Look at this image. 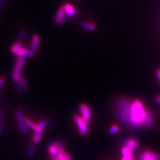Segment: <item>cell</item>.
I'll return each mask as SVG.
<instances>
[{
	"mask_svg": "<svg viewBox=\"0 0 160 160\" xmlns=\"http://www.w3.org/2000/svg\"><path fill=\"white\" fill-rule=\"evenodd\" d=\"M160 159L159 155L150 150L143 151L139 157L140 160H158Z\"/></svg>",
	"mask_w": 160,
	"mask_h": 160,
	"instance_id": "obj_7",
	"label": "cell"
},
{
	"mask_svg": "<svg viewBox=\"0 0 160 160\" xmlns=\"http://www.w3.org/2000/svg\"><path fill=\"white\" fill-rule=\"evenodd\" d=\"M39 41H40L39 36L37 34H34L32 38V45H31V51L33 54L37 52Z\"/></svg>",
	"mask_w": 160,
	"mask_h": 160,
	"instance_id": "obj_11",
	"label": "cell"
},
{
	"mask_svg": "<svg viewBox=\"0 0 160 160\" xmlns=\"http://www.w3.org/2000/svg\"><path fill=\"white\" fill-rule=\"evenodd\" d=\"M17 85V90L20 93H23L25 92L27 87V82L23 76H21L20 80L16 83Z\"/></svg>",
	"mask_w": 160,
	"mask_h": 160,
	"instance_id": "obj_10",
	"label": "cell"
},
{
	"mask_svg": "<svg viewBox=\"0 0 160 160\" xmlns=\"http://www.w3.org/2000/svg\"><path fill=\"white\" fill-rule=\"evenodd\" d=\"M25 59L24 57H17L16 60L14 67L12 72V79L13 81L16 83L22 76L21 72L25 64Z\"/></svg>",
	"mask_w": 160,
	"mask_h": 160,
	"instance_id": "obj_2",
	"label": "cell"
},
{
	"mask_svg": "<svg viewBox=\"0 0 160 160\" xmlns=\"http://www.w3.org/2000/svg\"><path fill=\"white\" fill-rule=\"evenodd\" d=\"M156 75H157V76L158 79L159 80V81H160V69H159V70H158V71H157Z\"/></svg>",
	"mask_w": 160,
	"mask_h": 160,
	"instance_id": "obj_28",
	"label": "cell"
},
{
	"mask_svg": "<svg viewBox=\"0 0 160 160\" xmlns=\"http://www.w3.org/2000/svg\"><path fill=\"white\" fill-rule=\"evenodd\" d=\"M15 113H16V119H17L18 125L21 132H23V134L27 133L28 129H27V127L25 125V118L23 116V112L21 111V110L17 109L16 110Z\"/></svg>",
	"mask_w": 160,
	"mask_h": 160,
	"instance_id": "obj_4",
	"label": "cell"
},
{
	"mask_svg": "<svg viewBox=\"0 0 160 160\" xmlns=\"http://www.w3.org/2000/svg\"><path fill=\"white\" fill-rule=\"evenodd\" d=\"M34 150H35L34 145H33V143L29 145L27 149V152H26V154H27V156L28 158H32L33 156Z\"/></svg>",
	"mask_w": 160,
	"mask_h": 160,
	"instance_id": "obj_16",
	"label": "cell"
},
{
	"mask_svg": "<svg viewBox=\"0 0 160 160\" xmlns=\"http://www.w3.org/2000/svg\"><path fill=\"white\" fill-rule=\"evenodd\" d=\"M26 36V32L24 30H20L18 34V39L20 41H22L25 37Z\"/></svg>",
	"mask_w": 160,
	"mask_h": 160,
	"instance_id": "obj_23",
	"label": "cell"
},
{
	"mask_svg": "<svg viewBox=\"0 0 160 160\" xmlns=\"http://www.w3.org/2000/svg\"><path fill=\"white\" fill-rule=\"evenodd\" d=\"M80 111L81 113V118H83L88 125L90 123L91 120V111L90 107L85 104H82L80 106Z\"/></svg>",
	"mask_w": 160,
	"mask_h": 160,
	"instance_id": "obj_5",
	"label": "cell"
},
{
	"mask_svg": "<svg viewBox=\"0 0 160 160\" xmlns=\"http://www.w3.org/2000/svg\"><path fill=\"white\" fill-rule=\"evenodd\" d=\"M42 133L35 132L33 137V141L34 143H36V144L39 143L42 139Z\"/></svg>",
	"mask_w": 160,
	"mask_h": 160,
	"instance_id": "obj_18",
	"label": "cell"
},
{
	"mask_svg": "<svg viewBox=\"0 0 160 160\" xmlns=\"http://www.w3.org/2000/svg\"><path fill=\"white\" fill-rule=\"evenodd\" d=\"M65 16H66V14H65V12L64 10V6H62L58 9L55 14V18H54V21H55V23L56 24V25H61L65 20Z\"/></svg>",
	"mask_w": 160,
	"mask_h": 160,
	"instance_id": "obj_6",
	"label": "cell"
},
{
	"mask_svg": "<svg viewBox=\"0 0 160 160\" xmlns=\"http://www.w3.org/2000/svg\"><path fill=\"white\" fill-rule=\"evenodd\" d=\"M25 125L27 127H30V129H32L34 131H36L37 128V125L34 123L33 122H32L30 119L25 118Z\"/></svg>",
	"mask_w": 160,
	"mask_h": 160,
	"instance_id": "obj_17",
	"label": "cell"
},
{
	"mask_svg": "<svg viewBox=\"0 0 160 160\" xmlns=\"http://www.w3.org/2000/svg\"><path fill=\"white\" fill-rule=\"evenodd\" d=\"M81 26L85 29L91 31H94L97 29V26L94 23L88 21H82L81 22Z\"/></svg>",
	"mask_w": 160,
	"mask_h": 160,
	"instance_id": "obj_14",
	"label": "cell"
},
{
	"mask_svg": "<svg viewBox=\"0 0 160 160\" xmlns=\"http://www.w3.org/2000/svg\"><path fill=\"white\" fill-rule=\"evenodd\" d=\"M73 119L77 125L80 135L81 136L86 135L88 132V123L79 115H75Z\"/></svg>",
	"mask_w": 160,
	"mask_h": 160,
	"instance_id": "obj_3",
	"label": "cell"
},
{
	"mask_svg": "<svg viewBox=\"0 0 160 160\" xmlns=\"http://www.w3.org/2000/svg\"><path fill=\"white\" fill-rule=\"evenodd\" d=\"M64 160H71V156L69 155V154H65Z\"/></svg>",
	"mask_w": 160,
	"mask_h": 160,
	"instance_id": "obj_26",
	"label": "cell"
},
{
	"mask_svg": "<svg viewBox=\"0 0 160 160\" xmlns=\"http://www.w3.org/2000/svg\"><path fill=\"white\" fill-rule=\"evenodd\" d=\"M65 155V153L64 152V150L63 146H60L59 148L58 155L55 157L58 159V160H64Z\"/></svg>",
	"mask_w": 160,
	"mask_h": 160,
	"instance_id": "obj_19",
	"label": "cell"
},
{
	"mask_svg": "<svg viewBox=\"0 0 160 160\" xmlns=\"http://www.w3.org/2000/svg\"><path fill=\"white\" fill-rule=\"evenodd\" d=\"M17 57H30L33 55V53L31 50H29L25 48H21L14 54Z\"/></svg>",
	"mask_w": 160,
	"mask_h": 160,
	"instance_id": "obj_12",
	"label": "cell"
},
{
	"mask_svg": "<svg viewBox=\"0 0 160 160\" xmlns=\"http://www.w3.org/2000/svg\"><path fill=\"white\" fill-rule=\"evenodd\" d=\"M119 130V127L117 125H113L110 127L109 132L111 134H115L117 133Z\"/></svg>",
	"mask_w": 160,
	"mask_h": 160,
	"instance_id": "obj_21",
	"label": "cell"
},
{
	"mask_svg": "<svg viewBox=\"0 0 160 160\" xmlns=\"http://www.w3.org/2000/svg\"><path fill=\"white\" fill-rule=\"evenodd\" d=\"M154 113L150 111L149 114H148V117L147 119V122H146V127H151L154 122Z\"/></svg>",
	"mask_w": 160,
	"mask_h": 160,
	"instance_id": "obj_20",
	"label": "cell"
},
{
	"mask_svg": "<svg viewBox=\"0 0 160 160\" xmlns=\"http://www.w3.org/2000/svg\"><path fill=\"white\" fill-rule=\"evenodd\" d=\"M49 157H50L51 160H58V159H57L55 157H54V156H53V155H49Z\"/></svg>",
	"mask_w": 160,
	"mask_h": 160,
	"instance_id": "obj_29",
	"label": "cell"
},
{
	"mask_svg": "<svg viewBox=\"0 0 160 160\" xmlns=\"http://www.w3.org/2000/svg\"><path fill=\"white\" fill-rule=\"evenodd\" d=\"M155 102L160 104V95H158L155 97Z\"/></svg>",
	"mask_w": 160,
	"mask_h": 160,
	"instance_id": "obj_27",
	"label": "cell"
},
{
	"mask_svg": "<svg viewBox=\"0 0 160 160\" xmlns=\"http://www.w3.org/2000/svg\"><path fill=\"white\" fill-rule=\"evenodd\" d=\"M63 6H64V8L66 16L67 17H73L76 16V9L71 4L66 3Z\"/></svg>",
	"mask_w": 160,
	"mask_h": 160,
	"instance_id": "obj_8",
	"label": "cell"
},
{
	"mask_svg": "<svg viewBox=\"0 0 160 160\" xmlns=\"http://www.w3.org/2000/svg\"><path fill=\"white\" fill-rule=\"evenodd\" d=\"M22 43L20 42H17L13 45V46L11 47L10 51L13 53L15 54L17 51H19L20 49L22 48Z\"/></svg>",
	"mask_w": 160,
	"mask_h": 160,
	"instance_id": "obj_15",
	"label": "cell"
},
{
	"mask_svg": "<svg viewBox=\"0 0 160 160\" xmlns=\"http://www.w3.org/2000/svg\"><path fill=\"white\" fill-rule=\"evenodd\" d=\"M5 82V78L2 76L0 77V87H1L2 85L4 84Z\"/></svg>",
	"mask_w": 160,
	"mask_h": 160,
	"instance_id": "obj_25",
	"label": "cell"
},
{
	"mask_svg": "<svg viewBox=\"0 0 160 160\" xmlns=\"http://www.w3.org/2000/svg\"><path fill=\"white\" fill-rule=\"evenodd\" d=\"M132 151L131 150H130L129 148H127V146H124L121 150V154L123 156L132 154Z\"/></svg>",
	"mask_w": 160,
	"mask_h": 160,
	"instance_id": "obj_22",
	"label": "cell"
},
{
	"mask_svg": "<svg viewBox=\"0 0 160 160\" xmlns=\"http://www.w3.org/2000/svg\"><path fill=\"white\" fill-rule=\"evenodd\" d=\"M124 144V146L129 148L132 150V151H134L138 148V141L134 138H130L127 139V141H125Z\"/></svg>",
	"mask_w": 160,
	"mask_h": 160,
	"instance_id": "obj_13",
	"label": "cell"
},
{
	"mask_svg": "<svg viewBox=\"0 0 160 160\" xmlns=\"http://www.w3.org/2000/svg\"><path fill=\"white\" fill-rule=\"evenodd\" d=\"M120 160H133V155L132 154L124 155Z\"/></svg>",
	"mask_w": 160,
	"mask_h": 160,
	"instance_id": "obj_24",
	"label": "cell"
},
{
	"mask_svg": "<svg viewBox=\"0 0 160 160\" xmlns=\"http://www.w3.org/2000/svg\"><path fill=\"white\" fill-rule=\"evenodd\" d=\"M118 114L120 120L135 127H146L149 112L139 100H123L118 105Z\"/></svg>",
	"mask_w": 160,
	"mask_h": 160,
	"instance_id": "obj_1",
	"label": "cell"
},
{
	"mask_svg": "<svg viewBox=\"0 0 160 160\" xmlns=\"http://www.w3.org/2000/svg\"><path fill=\"white\" fill-rule=\"evenodd\" d=\"M62 145L60 142L57 141L52 143L49 147V152L51 155L54 157H57L58 153L59 148L62 146Z\"/></svg>",
	"mask_w": 160,
	"mask_h": 160,
	"instance_id": "obj_9",
	"label": "cell"
}]
</instances>
